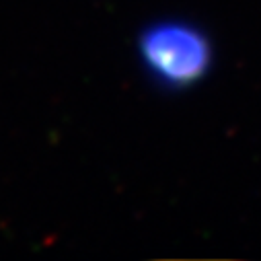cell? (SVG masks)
Returning a JSON list of instances; mask_svg holds the SVG:
<instances>
[{
	"label": "cell",
	"instance_id": "1",
	"mask_svg": "<svg viewBox=\"0 0 261 261\" xmlns=\"http://www.w3.org/2000/svg\"><path fill=\"white\" fill-rule=\"evenodd\" d=\"M148 64L169 81H191L200 76L208 62L206 41L189 29L161 27L144 43Z\"/></svg>",
	"mask_w": 261,
	"mask_h": 261
}]
</instances>
